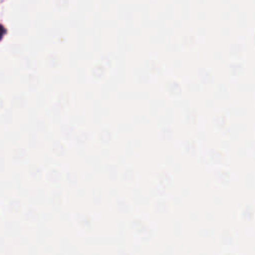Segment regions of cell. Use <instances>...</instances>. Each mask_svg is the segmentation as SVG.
Segmentation results:
<instances>
[{
    "label": "cell",
    "instance_id": "cell-1",
    "mask_svg": "<svg viewBox=\"0 0 255 255\" xmlns=\"http://www.w3.org/2000/svg\"><path fill=\"white\" fill-rule=\"evenodd\" d=\"M5 28L2 26V25H0V40L3 38V36H4V34H5Z\"/></svg>",
    "mask_w": 255,
    "mask_h": 255
}]
</instances>
